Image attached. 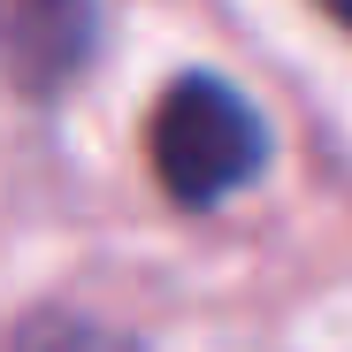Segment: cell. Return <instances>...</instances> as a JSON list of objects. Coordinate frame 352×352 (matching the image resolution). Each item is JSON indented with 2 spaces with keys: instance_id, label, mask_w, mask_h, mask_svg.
I'll return each instance as SVG.
<instances>
[{
  "instance_id": "6da1fadb",
  "label": "cell",
  "mask_w": 352,
  "mask_h": 352,
  "mask_svg": "<svg viewBox=\"0 0 352 352\" xmlns=\"http://www.w3.org/2000/svg\"><path fill=\"white\" fill-rule=\"evenodd\" d=\"M268 161L261 115L230 92L222 77H176L153 107V176L168 199L214 207L230 192H245Z\"/></svg>"
},
{
  "instance_id": "7a4b0ae2",
  "label": "cell",
  "mask_w": 352,
  "mask_h": 352,
  "mask_svg": "<svg viewBox=\"0 0 352 352\" xmlns=\"http://www.w3.org/2000/svg\"><path fill=\"white\" fill-rule=\"evenodd\" d=\"M92 46V0H0V69L54 92Z\"/></svg>"
},
{
  "instance_id": "3957f363",
  "label": "cell",
  "mask_w": 352,
  "mask_h": 352,
  "mask_svg": "<svg viewBox=\"0 0 352 352\" xmlns=\"http://www.w3.org/2000/svg\"><path fill=\"white\" fill-rule=\"evenodd\" d=\"M322 8H329V16H337L344 31H352V0H322Z\"/></svg>"
}]
</instances>
